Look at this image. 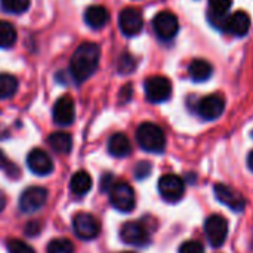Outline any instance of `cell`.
Masks as SVG:
<instances>
[{
    "label": "cell",
    "mask_w": 253,
    "mask_h": 253,
    "mask_svg": "<svg viewBox=\"0 0 253 253\" xmlns=\"http://www.w3.org/2000/svg\"><path fill=\"white\" fill-rule=\"evenodd\" d=\"M101 47L96 43L84 42L73 53L70 61V73L77 83L87 80L99 65Z\"/></svg>",
    "instance_id": "cell-1"
},
{
    "label": "cell",
    "mask_w": 253,
    "mask_h": 253,
    "mask_svg": "<svg viewBox=\"0 0 253 253\" xmlns=\"http://www.w3.org/2000/svg\"><path fill=\"white\" fill-rule=\"evenodd\" d=\"M136 141L144 151L148 153H163L166 147V136L160 126L156 123L145 122L136 129Z\"/></svg>",
    "instance_id": "cell-2"
},
{
    "label": "cell",
    "mask_w": 253,
    "mask_h": 253,
    "mask_svg": "<svg viewBox=\"0 0 253 253\" xmlns=\"http://www.w3.org/2000/svg\"><path fill=\"white\" fill-rule=\"evenodd\" d=\"M110 202L114 206V209H117L119 212H123V213L132 212L136 203L135 191L126 182L114 184L113 188L110 190Z\"/></svg>",
    "instance_id": "cell-3"
},
{
    "label": "cell",
    "mask_w": 253,
    "mask_h": 253,
    "mask_svg": "<svg viewBox=\"0 0 253 253\" xmlns=\"http://www.w3.org/2000/svg\"><path fill=\"white\" fill-rule=\"evenodd\" d=\"M159 193L163 200L169 203H176L184 197L185 193V182L181 176L168 173L159 179Z\"/></svg>",
    "instance_id": "cell-4"
},
{
    "label": "cell",
    "mask_w": 253,
    "mask_h": 253,
    "mask_svg": "<svg viewBox=\"0 0 253 253\" xmlns=\"http://www.w3.org/2000/svg\"><path fill=\"white\" fill-rule=\"evenodd\" d=\"M145 96L150 102L159 104L165 102L170 98L172 95V84L169 79L163 76H153L145 80Z\"/></svg>",
    "instance_id": "cell-5"
},
{
    "label": "cell",
    "mask_w": 253,
    "mask_h": 253,
    "mask_svg": "<svg viewBox=\"0 0 253 253\" xmlns=\"http://www.w3.org/2000/svg\"><path fill=\"white\" fill-rule=\"evenodd\" d=\"M206 237L213 248H221L228 236V221L222 215H211L205 222Z\"/></svg>",
    "instance_id": "cell-6"
},
{
    "label": "cell",
    "mask_w": 253,
    "mask_h": 253,
    "mask_svg": "<svg viewBox=\"0 0 253 253\" xmlns=\"http://www.w3.org/2000/svg\"><path fill=\"white\" fill-rule=\"evenodd\" d=\"M73 228L79 239L93 240L101 233V224L92 213H77L73 219Z\"/></svg>",
    "instance_id": "cell-7"
},
{
    "label": "cell",
    "mask_w": 253,
    "mask_h": 253,
    "mask_svg": "<svg viewBox=\"0 0 253 253\" xmlns=\"http://www.w3.org/2000/svg\"><path fill=\"white\" fill-rule=\"evenodd\" d=\"M153 28L162 40H172L179 30V22L175 13L163 10L153 19Z\"/></svg>",
    "instance_id": "cell-8"
},
{
    "label": "cell",
    "mask_w": 253,
    "mask_h": 253,
    "mask_svg": "<svg viewBox=\"0 0 253 253\" xmlns=\"http://www.w3.org/2000/svg\"><path fill=\"white\" fill-rule=\"evenodd\" d=\"M47 200V191L43 187H28L19 197V209L25 213L40 211Z\"/></svg>",
    "instance_id": "cell-9"
},
{
    "label": "cell",
    "mask_w": 253,
    "mask_h": 253,
    "mask_svg": "<svg viewBox=\"0 0 253 253\" xmlns=\"http://www.w3.org/2000/svg\"><path fill=\"white\" fill-rule=\"evenodd\" d=\"M225 110V99L219 93H212L202 98L197 104V113L203 120H216Z\"/></svg>",
    "instance_id": "cell-10"
},
{
    "label": "cell",
    "mask_w": 253,
    "mask_h": 253,
    "mask_svg": "<svg viewBox=\"0 0 253 253\" xmlns=\"http://www.w3.org/2000/svg\"><path fill=\"white\" fill-rule=\"evenodd\" d=\"M119 27H120V31L127 37H133L139 34L144 27L142 13L135 7L123 9L119 15Z\"/></svg>",
    "instance_id": "cell-11"
},
{
    "label": "cell",
    "mask_w": 253,
    "mask_h": 253,
    "mask_svg": "<svg viewBox=\"0 0 253 253\" xmlns=\"http://www.w3.org/2000/svg\"><path fill=\"white\" fill-rule=\"evenodd\" d=\"M120 239L130 246H147L150 243V234L147 228L139 222H126L120 230Z\"/></svg>",
    "instance_id": "cell-12"
},
{
    "label": "cell",
    "mask_w": 253,
    "mask_h": 253,
    "mask_svg": "<svg viewBox=\"0 0 253 253\" xmlns=\"http://www.w3.org/2000/svg\"><path fill=\"white\" fill-rule=\"evenodd\" d=\"M213 191H215L216 199L222 205H225L227 208H230L231 211H234V212H243L245 211L246 200L234 188H231V187H228L225 184H216L215 188H213Z\"/></svg>",
    "instance_id": "cell-13"
},
{
    "label": "cell",
    "mask_w": 253,
    "mask_h": 253,
    "mask_svg": "<svg viewBox=\"0 0 253 253\" xmlns=\"http://www.w3.org/2000/svg\"><path fill=\"white\" fill-rule=\"evenodd\" d=\"M53 122L59 126H70L76 119V105L73 98L70 96H61L52 110Z\"/></svg>",
    "instance_id": "cell-14"
},
{
    "label": "cell",
    "mask_w": 253,
    "mask_h": 253,
    "mask_svg": "<svg viewBox=\"0 0 253 253\" xmlns=\"http://www.w3.org/2000/svg\"><path fill=\"white\" fill-rule=\"evenodd\" d=\"M27 166L28 169L39 176H46L49 173H52L53 170V162L49 157V154L40 148H34L30 151L28 157H27Z\"/></svg>",
    "instance_id": "cell-15"
},
{
    "label": "cell",
    "mask_w": 253,
    "mask_h": 253,
    "mask_svg": "<svg viewBox=\"0 0 253 253\" xmlns=\"http://www.w3.org/2000/svg\"><path fill=\"white\" fill-rule=\"evenodd\" d=\"M249 30H251V16L245 10H237L233 15L227 16L224 24V31L237 37H243L248 34Z\"/></svg>",
    "instance_id": "cell-16"
},
{
    "label": "cell",
    "mask_w": 253,
    "mask_h": 253,
    "mask_svg": "<svg viewBox=\"0 0 253 253\" xmlns=\"http://www.w3.org/2000/svg\"><path fill=\"white\" fill-rule=\"evenodd\" d=\"M233 0H209V19L213 25L224 30L227 12L231 7Z\"/></svg>",
    "instance_id": "cell-17"
},
{
    "label": "cell",
    "mask_w": 253,
    "mask_h": 253,
    "mask_svg": "<svg viewBox=\"0 0 253 253\" xmlns=\"http://www.w3.org/2000/svg\"><path fill=\"white\" fill-rule=\"evenodd\" d=\"M84 21L90 28L99 30V28L105 27L107 22L110 21V12L107 10V7H104L101 4L89 6L84 12Z\"/></svg>",
    "instance_id": "cell-18"
},
{
    "label": "cell",
    "mask_w": 253,
    "mask_h": 253,
    "mask_svg": "<svg viewBox=\"0 0 253 253\" xmlns=\"http://www.w3.org/2000/svg\"><path fill=\"white\" fill-rule=\"evenodd\" d=\"M108 153L113 157L123 159L132 153V144L125 133H114L108 139Z\"/></svg>",
    "instance_id": "cell-19"
},
{
    "label": "cell",
    "mask_w": 253,
    "mask_h": 253,
    "mask_svg": "<svg viewBox=\"0 0 253 253\" xmlns=\"http://www.w3.org/2000/svg\"><path fill=\"white\" fill-rule=\"evenodd\" d=\"M212 71H213V68H212L211 62H208L205 59H194V61H191V64L188 67V74H190L191 80L197 82V83L206 82L208 79H211Z\"/></svg>",
    "instance_id": "cell-20"
},
{
    "label": "cell",
    "mask_w": 253,
    "mask_h": 253,
    "mask_svg": "<svg viewBox=\"0 0 253 253\" xmlns=\"http://www.w3.org/2000/svg\"><path fill=\"white\" fill-rule=\"evenodd\" d=\"M90 188H92V178L86 170H79L71 176L70 190L76 196H84L86 193L90 191Z\"/></svg>",
    "instance_id": "cell-21"
},
{
    "label": "cell",
    "mask_w": 253,
    "mask_h": 253,
    "mask_svg": "<svg viewBox=\"0 0 253 253\" xmlns=\"http://www.w3.org/2000/svg\"><path fill=\"white\" fill-rule=\"evenodd\" d=\"M50 148L59 154H68L73 148V138L67 132H53L47 139Z\"/></svg>",
    "instance_id": "cell-22"
},
{
    "label": "cell",
    "mask_w": 253,
    "mask_h": 253,
    "mask_svg": "<svg viewBox=\"0 0 253 253\" xmlns=\"http://www.w3.org/2000/svg\"><path fill=\"white\" fill-rule=\"evenodd\" d=\"M18 34L16 28L13 27L12 22L0 19V47L1 49H9L16 43Z\"/></svg>",
    "instance_id": "cell-23"
},
{
    "label": "cell",
    "mask_w": 253,
    "mask_h": 253,
    "mask_svg": "<svg viewBox=\"0 0 253 253\" xmlns=\"http://www.w3.org/2000/svg\"><path fill=\"white\" fill-rule=\"evenodd\" d=\"M18 89V80L15 76L1 73L0 74V99H7L15 95Z\"/></svg>",
    "instance_id": "cell-24"
},
{
    "label": "cell",
    "mask_w": 253,
    "mask_h": 253,
    "mask_svg": "<svg viewBox=\"0 0 253 253\" xmlns=\"http://www.w3.org/2000/svg\"><path fill=\"white\" fill-rule=\"evenodd\" d=\"M47 253H74V245L68 239H53L47 245Z\"/></svg>",
    "instance_id": "cell-25"
},
{
    "label": "cell",
    "mask_w": 253,
    "mask_h": 253,
    "mask_svg": "<svg viewBox=\"0 0 253 253\" xmlns=\"http://www.w3.org/2000/svg\"><path fill=\"white\" fill-rule=\"evenodd\" d=\"M1 7L10 13H22L30 7V0H0Z\"/></svg>",
    "instance_id": "cell-26"
},
{
    "label": "cell",
    "mask_w": 253,
    "mask_h": 253,
    "mask_svg": "<svg viewBox=\"0 0 253 253\" xmlns=\"http://www.w3.org/2000/svg\"><path fill=\"white\" fill-rule=\"evenodd\" d=\"M0 170H3L9 178H18L19 176V169L16 165H13L12 162H9V159L4 156L3 151H0Z\"/></svg>",
    "instance_id": "cell-27"
},
{
    "label": "cell",
    "mask_w": 253,
    "mask_h": 253,
    "mask_svg": "<svg viewBox=\"0 0 253 253\" xmlns=\"http://www.w3.org/2000/svg\"><path fill=\"white\" fill-rule=\"evenodd\" d=\"M6 248H7V252L9 253H36V251L30 245H27L25 242L18 240V239L9 240Z\"/></svg>",
    "instance_id": "cell-28"
},
{
    "label": "cell",
    "mask_w": 253,
    "mask_h": 253,
    "mask_svg": "<svg viewBox=\"0 0 253 253\" xmlns=\"http://www.w3.org/2000/svg\"><path fill=\"white\" fill-rule=\"evenodd\" d=\"M135 67H136V62H135V59H133L132 55L123 53V55L120 56V59H119V71H120L122 74H129V73H132V71L135 70Z\"/></svg>",
    "instance_id": "cell-29"
},
{
    "label": "cell",
    "mask_w": 253,
    "mask_h": 253,
    "mask_svg": "<svg viewBox=\"0 0 253 253\" xmlns=\"http://www.w3.org/2000/svg\"><path fill=\"white\" fill-rule=\"evenodd\" d=\"M179 253H205V248L200 242L188 240V242H184L181 245Z\"/></svg>",
    "instance_id": "cell-30"
},
{
    "label": "cell",
    "mask_w": 253,
    "mask_h": 253,
    "mask_svg": "<svg viewBox=\"0 0 253 253\" xmlns=\"http://www.w3.org/2000/svg\"><path fill=\"white\" fill-rule=\"evenodd\" d=\"M150 172H151V163L148 162H141L135 168V176L138 179H145L150 175Z\"/></svg>",
    "instance_id": "cell-31"
},
{
    "label": "cell",
    "mask_w": 253,
    "mask_h": 253,
    "mask_svg": "<svg viewBox=\"0 0 253 253\" xmlns=\"http://www.w3.org/2000/svg\"><path fill=\"white\" fill-rule=\"evenodd\" d=\"M111 181H113V175H110V173L104 175V176H102V179H101V190H102V191H108V193H110V190L113 188Z\"/></svg>",
    "instance_id": "cell-32"
},
{
    "label": "cell",
    "mask_w": 253,
    "mask_h": 253,
    "mask_svg": "<svg viewBox=\"0 0 253 253\" xmlns=\"http://www.w3.org/2000/svg\"><path fill=\"white\" fill-rule=\"evenodd\" d=\"M25 233H27L28 236H36V234H39V233H40V222H36V221L30 222V224L25 227Z\"/></svg>",
    "instance_id": "cell-33"
},
{
    "label": "cell",
    "mask_w": 253,
    "mask_h": 253,
    "mask_svg": "<svg viewBox=\"0 0 253 253\" xmlns=\"http://www.w3.org/2000/svg\"><path fill=\"white\" fill-rule=\"evenodd\" d=\"M130 96H132V86L127 84L122 89V98H125V101H127Z\"/></svg>",
    "instance_id": "cell-34"
},
{
    "label": "cell",
    "mask_w": 253,
    "mask_h": 253,
    "mask_svg": "<svg viewBox=\"0 0 253 253\" xmlns=\"http://www.w3.org/2000/svg\"><path fill=\"white\" fill-rule=\"evenodd\" d=\"M4 206H6V197H4V194L0 191V212L4 209Z\"/></svg>",
    "instance_id": "cell-35"
},
{
    "label": "cell",
    "mask_w": 253,
    "mask_h": 253,
    "mask_svg": "<svg viewBox=\"0 0 253 253\" xmlns=\"http://www.w3.org/2000/svg\"><path fill=\"white\" fill-rule=\"evenodd\" d=\"M248 165H249V168H251V170L253 172V151L249 154V157H248Z\"/></svg>",
    "instance_id": "cell-36"
},
{
    "label": "cell",
    "mask_w": 253,
    "mask_h": 253,
    "mask_svg": "<svg viewBox=\"0 0 253 253\" xmlns=\"http://www.w3.org/2000/svg\"><path fill=\"white\" fill-rule=\"evenodd\" d=\"M122 253H133V252H122Z\"/></svg>",
    "instance_id": "cell-37"
},
{
    "label": "cell",
    "mask_w": 253,
    "mask_h": 253,
    "mask_svg": "<svg viewBox=\"0 0 253 253\" xmlns=\"http://www.w3.org/2000/svg\"><path fill=\"white\" fill-rule=\"evenodd\" d=\"M252 136H253V133H252Z\"/></svg>",
    "instance_id": "cell-38"
}]
</instances>
